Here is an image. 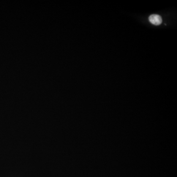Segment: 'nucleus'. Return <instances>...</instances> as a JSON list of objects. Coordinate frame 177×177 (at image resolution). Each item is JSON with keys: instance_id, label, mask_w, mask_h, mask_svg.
<instances>
[{"instance_id": "nucleus-1", "label": "nucleus", "mask_w": 177, "mask_h": 177, "mask_svg": "<svg viewBox=\"0 0 177 177\" xmlns=\"http://www.w3.org/2000/svg\"><path fill=\"white\" fill-rule=\"evenodd\" d=\"M148 20L152 24L156 26L160 25L162 22V17L159 15L155 14L151 15L148 17Z\"/></svg>"}]
</instances>
